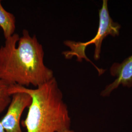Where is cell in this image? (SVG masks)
<instances>
[{"label": "cell", "instance_id": "cell-1", "mask_svg": "<svg viewBox=\"0 0 132 132\" xmlns=\"http://www.w3.org/2000/svg\"><path fill=\"white\" fill-rule=\"evenodd\" d=\"M44 57L42 45L35 35L27 29L21 37L14 33L0 47V78L9 85L37 88L54 77Z\"/></svg>", "mask_w": 132, "mask_h": 132}, {"label": "cell", "instance_id": "cell-2", "mask_svg": "<svg viewBox=\"0 0 132 132\" xmlns=\"http://www.w3.org/2000/svg\"><path fill=\"white\" fill-rule=\"evenodd\" d=\"M17 92L27 93L32 98L24 123L27 132H62L70 129L68 107L54 77L33 89L10 85L11 95Z\"/></svg>", "mask_w": 132, "mask_h": 132}, {"label": "cell", "instance_id": "cell-3", "mask_svg": "<svg viewBox=\"0 0 132 132\" xmlns=\"http://www.w3.org/2000/svg\"><path fill=\"white\" fill-rule=\"evenodd\" d=\"M99 27L97 32L94 38L86 42H76L74 41L67 40L64 41V44L69 47L70 51L63 52L66 59H71L73 57L77 58V61L82 62L83 59L90 62L99 73V76L102 75L105 70L99 69L97 66L90 60L87 57L85 53L86 47L92 44H94V59L97 60L100 58V55L101 50L102 41L108 35H111L113 37L118 36L121 26L118 23L113 22L111 18L108 8V1L103 0L102 7L99 10Z\"/></svg>", "mask_w": 132, "mask_h": 132}, {"label": "cell", "instance_id": "cell-4", "mask_svg": "<svg viewBox=\"0 0 132 132\" xmlns=\"http://www.w3.org/2000/svg\"><path fill=\"white\" fill-rule=\"evenodd\" d=\"M32 102L29 94L17 92L12 95L8 110L0 120L5 132H23L20 127V119L24 109L28 108Z\"/></svg>", "mask_w": 132, "mask_h": 132}, {"label": "cell", "instance_id": "cell-5", "mask_svg": "<svg viewBox=\"0 0 132 132\" xmlns=\"http://www.w3.org/2000/svg\"><path fill=\"white\" fill-rule=\"evenodd\" d=\"M111 75L116 77L113 82L106 86L101 93V95H109L113 90L120 85L128 87L132 86V55L121 63H114L110 68Z\"/></svg>", "mask_w": 132, "mask_h": 132}, {"label": "cell", "instance_id": "cell-6", "mask_svg": "<svg viewBox=\"0 0 132 132\" xmlns=\"http://www.w3.org/2000/svg\"><path fill=\"white\" fill-rule=\"evenodd\" d=\"M15 23L16 20L14 15L5 10L0 1V27L3 31L5 39L15 33Z\"/></svg>", "mask_w": 132, "mask_h": 132}, {"label": "cell", "instance_id": "cell-7", "mask_svg": "<svg viewBox=\"0 0 132 132\" xmlns=\"http://www.w3.org/2000/svg\"><path fill=\"white\" fill-rule=\"evenodd\" d=\"M10 85L0 78V113L10 105L12 95L10 93Z\"/></svg>", "mask_w": 132, "mask_h": 132}, {"label": "cell", "instance_id": "cell-8", "mask_svg": "<svg viewBox=\"0 0 132 132\" xmlns=\"http://www.w3.org/2000/svg\"><path fill=\"white\" fill-rule=\"evenodd\" d=\"M0 132H5V130L4 129V128L3 127L1 123L0 122Z\"/></svg>", "mask_w": 132, "mask_h": 132}, {"label": "cell", "instance_id": "cell-9", "mask_svg": "<svg viewBox=\"0 0 132 132\" xmlns=\"http://www.w3.org/2000/svg\"><path fill=\"white\" fill-rule=\"evenodd\" d=\"M62 132H73V131L70 129V130H66V131H65Z\"/></svg>", "mask_w": 132, "mask_h": 132}]
</instances>
